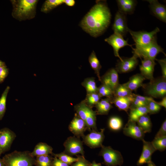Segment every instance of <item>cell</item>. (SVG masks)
Here are the masks:
<instances>
[{
  "mask_svg": "<svg viewBox=\"0 0 166 166\" xmlns=\"http://www.w3.org/2000/svg\"><path fill=\"white\" fill-rule=\"evenodd\" d=\"M110 10L105 2L98 1L81 21L82 29L94 37L102 35L111 21Z\"/></svg>",
  "mask_w": 166,
  "mask_h": 166,
  "instance_id": "6da1fadb",
  "label": "cell"
},
{
  "mask_svg": "<svg viewBox=\"0 0 166 166\" xmlns=\"http://www.w3.org/2000/svg\"><path fill=\"white\" fill-rule=\"evenodd\" d=\"M37 0H12V15L14 18L22 21L34 18L36 14Z\"/></svg>",
  "mask_w": 166,
  "mask_h": 166,
  "instance_id": "7a4b0ae2",
  "label": "cell"
},
{
  "mask_svg": "<svg viewBox=\"0 0 166 166\" xmlns=\"http://www.w3.org/2000/svg\"><path fill=\"white\" fill-rule=\"evenodd\" d=\"M2 159L5 166H33L35 163L31 152L27 151H15L5 155Z\"/></svg>",
  "mask_w": 166,
  "mask_h": 166,
  "instance_id": "3957f363",
  "label": "cell"
},
{
  "mask_svg": "<svg viewBox=\"0 0 166 166\" xmlns=\"http://www.w3.org/2000/svg\"><path fill=\"white\" fill-rule=\"evenodd\" d=\"M142 87L145 93L148 97L155 98H163L166 95V80L162 77L153 78Z\"/></svg>",
  "mask_w": 166,
  "mask_h": 166,
  "instance_id": "277c9868",
  "label": "cell"
},
{
  "mask_svg": "<svg viewBox=\"0 0 166 166\" xmlns=\"http://www.w3.org/2000/svg\"><path fill=\"white\" fill-rule=\"evenodd\" d=\"M160 31L158 27L150 32L140 31H134L129 29L128 32L135 42V47H142L157 41V34Z\"/></svg>",
  "mask_w": 166,
  "mask_h": 166,
  "instance_id": "5b68a950",
  "label": "cell"
},
{
  "mask_svg": "<svg viewBox=\"0 0 166 166\" xmlns=\"http://www.w3.org/2000/svg\"><path fill=\"white\" fill-rule=\"evenodd\" d=\"M132 49L133 55L137 58H143V59L155 60L159 53H162L165 54L163 49L157 44V41L146 46L133 48Z\"/></svg>",
  "mask_w": 166,
  "mask_h": 166,
  "instance_id": "8992f818",
  "label": "cell"
},
{
  "mask_svg": "<svg viewBox=\"0 0 166 166\" xmlns=\"http://www.w3.org/2000/svg\"><path fill=\"white\" fill-rule=\"evenodd\" d=\"M99 155L102 156L103 164L106 166H121L123 163V157L118 151L113 149L110 146L102 145Z\"/></svg>",
  "mask_w": 166,
  "mask_h": 166,
  "instance_id": "52a82bcc",
  "label": "cell"
},
{
  "mask_svg": "<svg viewBox=\"0 0 166 166\" xmlns=\"http://www.w3.org/2000/svg\"><path fill=\"white\" fill-rule=\"evenodd\" d=\"M65 154L70 156L81 154L84 156V151L82 141L78 138L71 136L68 137L64 144Z\"/></svg>",
  "mask_w": 166,
  "mask_h": 166,
  "instance_id": "ba28073f",
  "label": "cell"
},
{
  "mask_svg": "<svg viewBox=\"0 0 166 166\" xmlns=\"http://www.w3.org/2000/svg\"><path fill=\"white\" fill-rule=\"evenodd\" d=\"M16 137L15 133L8 128L0 130V154H1L9 150Z\"/></svg>",
  "mask_w": 166,
  "mask_h": 166,
  "instance_id": "9c48e42d",
  "label": "cell"
},
{
  "mask_svg": "<svg viewBox=\"0 0 166 166\" xmlns=\"http://www.w3.org/2000/svg\"><path fill=\"white\" fill-rule=\"evenodd\" d=\"M105 41L113 47L115 56L118 57L120 60H122V58L119 55V51L121 49L126 46L133 48L132 45L128 43L127 40H125L123 36L118 34L114 33Z\"/></svg>",
  "mask_w": 166,
  "mask_h": 166,
  "instance_id": "30bf717a",
  "label": "cell"
},
{
  "mask_svg": "<svg viewBox=\"0 0 166 166\" xmlns=\"http://www.w3.org/2000/svg\"><path fill=\"white\" fill-rule=\"evenodd\" d=\"M126 14L118 11L116 13L112 29L114 33L118 34L123 37L128 32Z\"/></svg>",
  "mask_w": 166,
  "mask_h": 166,
  "instance_id": "8fae6325",
  "label": "cell"
},
{
  "mask_svg": "<svg viewBox=\"0 0 166 166\" xmlns=\"http://www.w3.org/2000/svg\"><path fill=\"white\" fill-rule=\"evenodd\" d=\"M123 132L125 136L137 140H142L144 139V133L136 124V122L128 120L123 128Z\"/></svg>",
  "mask_w": 166,
  "mask_h": 166,
  "instance_id": "7c38bea8",
  "label": "cell"
},
{
  "mask_svg": "<svg viewBox=\"0 0 166 166\" xmlns=\"http://www.w3.org/2000/svg\"><path fill=\"white\" fill-rule=\"evenodd\" d=\"M104 131L103 129L100 132L92 131L84 137V142L91 148L101 147L105 137Z\"/></svg>",
  "mask_w": 166,
  "mask_h": 166,
  "instance_id": "4fadbf2b",
  "label": "cell"
},
{
  "mask_svg": "<svg viewBox=\"0 0 166 166\" xmlns=\"http://www.w3.org/2000/svg\"><path fill=\"white\" fill-rule=\"evenodd\" d=\"M122 60L119 61L115 68L118 72L126 73L134 69L138 64L137 57L133 55L131 57H121Z\"/></svg>",
  "mask_w": 166,
  "mask_h": 166,
  "instance_id": "5bb4252c",
  "label": "cell"
},
{
  "mask_svg": "<svg viewBox=\"0 0 166 166\" xmlns=\"http://www.w3.org/2000/svg\"><path fill=\"white\" fill-rule=\"evenodd\" d=\"M118 73L116 69L112 68L101 77L100 81L102 84L109 87L113 92L119 84Z\"/></svg>",
  "mask_w": 166,
  "mask_h": 166,
  "instance_id": "9a60e30c",
  "label": "cell"
},
{
  "mask_svg": "<svg viewBox=\"0 0 166 166\" xmlns=\"http://www.w3.org/2000/svg\"><path fill=\"white\" fill-rule=\"evenodd\" d=\"M143 143L142 151L141 155L137 162V165L140 166L144 164H148L151 162V156L156 150L151 142L142 140Z\"/></svg>",
  "mask_w": 166,
  "mask_h": 166,
  "instance_id": "2e32d148",
  "label": "cell"
},
{
  "mask_svg": "<svg viewBox=\"0 0 166 166\" xmlns=\"http://www.w3.org/2000/svg\"><path fill=\"white\" fill-rule=\"evenodd\" d=\"M149 3V6L153 14L160 20L166 22V8L156 0H147Z\"/></svg>",
  "mask_w": 166,
  "mask_h": 166,
  "instance_id": "e0dca14e",
  "label": "cell"
},
{
  "mask_svg": "<svg viewBox=\"0 0 166 166\" xmlns=\"http://www.w3.org/2000/svg\"><path fill=\"white\" fill-rule=\"evenodd\" d=\"M156 63L155 60L150 59H143L139 66L140 74L146 79L150 80L154 78L153 73Z\"/></svg>",
  "mask_w": 166,
  "mask_h": 166,
  "instance_id": "ac0fdd59",
  "label": "cell"
},
{
  "mask_svg": "<svg viewBox=\"0 0 166 166\" xmlns=\"http://www.w3.org/2000/svg\"><path fill=\"white\" fill-rule=\"evenodd\" d=\"M85 121L78 116H76L71 121L69 126L70 130L75 135H82L85 129Z\"/></svg>",
  "mask_w": 166,
  "mask_h": 166,
  "instance_id": "d6986e66",
  "label": "cell"
},
{
  "mask_svg": "<svg viewBox=\"0 0 166 166\" xmlns=\"http://www.w3.org/2000/svg\"><path fill=\"white\" fill-rule=\"evenodd\" d=\"M111 103H113L120 110L127 112L133 100V94L132 96L125 97L113 96L110 99Z\"/></svg>",
  "mask_w": 166,
  "mask_h": 166,
  "instance_id": "ffe728a7",
  "label": "cell"
},
{
  "mask_svg": "<svg viewBox=\"0 0 166 166\" xmlns=\"http://www.w3.org/2000/svg\"><path fill=\"white\" fill-rule=\"evenodd\" d=\"M119 11L126 14L133 13L137 3V2L134 0H117Z\"/></svg>",
  "mask_w": 166,
  "mask_h": 166,
  "instance_id": "44dd1931",
  "label": "cell"
},
{
  "mask_svg": "<svg viewBox=\"0 0 166 166\" xmlns=\"http://www.w3.org/2000/svg\"><path fill=\"white\" fill-rule=\"evenodd\" d=\"M145 78L140 74L138 73L131 77L127 82L123 85L132 91H135L143 85Z\"/></svg>",
  "mask_w": 166,
  "mask_h": 166,
  "instance_id": "7402d4cb",
  "label": "cell"
},
{
  "mask_svg": "<svg viewBox=\"0 0 166 166\" xmlns=\"http://www.w3.org/2000/svg\"><path fill=\"white\" fill-rule=\"evenodd\" d=\"M53 148L45 143L40 142L35 146L33 151L31 152L33 157L49 155L52 153Z\"/></svg>",
  "mask_w": 166,
  "mask_h": 166,
  "instance_id": "603a6c76",
  "label": "cell"
},
{
  "mask_svg": "<svg viewBox=\"0 0 166 166\" xmlns=\"http://www.w3.org/2000/svg\"><path fill=\"white\" fill-rule=\"evenodd\" d=\"M111 103L109 98L99 101L95 105L97 113L100 115L107 114L109 110L113 107Z\"/></svg>",
  "mask_w": 166,
  "mask_h": 166,
  "instance_id": "cb8c5ba5",
  "label": "cell"
},
{
  "mask_svg": "<svg viewBox=\"0 0 166 166\" xmlns=\"http://www.w3.org/2000/svg\"><path fill=\"white\" fill-rule=\"evenodd\" d=\"M136 122L137 125L142 130L144 133L151 132L152 124L149 116L146 114L138 119Z\"/></svg>",
  "mask_w": 166,
  "mask_h": 166,
  "instance_id": "d4e9b609",
  "label": "cell"
},
{
  "mask_svg": "<svg viewBox=\"0 0 166 166\" xmlns=\"http://www.w3.org/2000/svg\"><path fill=\"white\" fill-rule=\"evenodd\" d=\"M148 113L146 106H143L131 109L129 115L128 120L136 122L141 116Z\"/></svg>",
  "mask_w": 166,
  "mask_h": 166,
  "instance_id": "484cf974",
  "label": "cell"
},
{
  "mask_svg": "<svg viewBox=\"0 0 166 166\" xmlns=\"http://www.w3.org/2000/svg\"><path fill=\"white\" fill-rule=\"evenodd\" d=\"M63 3V0H47L43 4L41 11L47 13Z\"/></svg>",
  "mask_w": 166,
  "mask_h": 166,
  "instance_id": "4316f807",
  "label": "cell"
},
{
  "mask_svg": "<svg viewBox=\"0 0 166 166\" xmlns=\"http://www.w3.org/2000/svg\"><path fill=\"white\" fill-rule=\"evenodd\" d=\"M89 61L91 67L96 74L99 80L100 81L101 77L100 76V71L101 66L94 51H92L89 56Z\"/></svg>",
  "mask_w": 166,
  "mask_h": 166,
  "instance_id": "83f0119b",
  "label": "cell"
},
{
  "mask_svg": "<svg viewBox=\"0 0 166 166\" xmlns=\"http://www.w3.org/2000/svg\"><path fill=\"white\" fill-rule=\"evenodd\" d=\"M97 113L93 111L89 107L87 113L85 123L86 126L89 128L97 129L96 115Z\"/></svg>",
  "mask_w": 166,
  "mask_h": 166,
  "instance_id": "f1b7e54d",
  "label": "cell"
},
{
  "mask_svg": "<svg viewBox=\"0 0 166 166\" xmlns=\"http://www.w3.org/2000/svg\"><path fill=\"white\" fill-rule=\"evenodd\" d=\"M113 96L125 97L132 96V91L123 84H119L114 90Z\"/></svg>",
  "mask_w": 166,
  "mask_h": 166,
  "instance_id": "f546056e",
  "label": "cell"
},
{
  "mask_svg": "<svg viewBox=\"0 0 166 166\" xmlns=\"http://www.w3.org/2000/svg\"><path fill=\"white\" fill-rule=\"evenodd\" d=\"M82 85L85 88L87 94L97 93L98 88L93 78H86L82 82Z\"/></svg>",
  "mask_w": 166,
  "mask_h": 166,
  "instance_id": "4dcf8cb0",
  "label": "cell"
},
{
  "mask_svg": "<svg viewBox=\"0 0 166 166\" xmlns=\"http://www.w3.org/2000/svg\"><path fill=\"white\" fill-rule=\"evenodd\" d=\"M10 87L7 86L2 94L0 98V121L3 117L6 110V102Z\"/></svg>",
  "mask_w": 166,
  "mask_h": 166,
  "instance_id": "1f68e13d",
  "label": "cell"
},
{
  "mask_svg": "<svg viewBox=\"0 0 166 166\" xmlns=\"http://www.w3.org/2000/svg\"><path fill=\"white\" fill-rule=\"evenodd\" d=\"M151 142L156 150L163 151L166 148V136L154 138Z\"/></svg>",
  "mask_w": 166,
  "mask_h": 166,
  "instance_id": "d6a6232c",
  "label": "cell"
},
{
  "mask_svg": "<svg viewBox=\"0 0 166 166\" xmlns=\"http://www.w3.org/2000/svg\"><path fill=\"white\" fill-rule=\"evenodd\" d=\"M109 126L112 130L117 131L120 130L122 127L121 119L117 117H113L109 119L108 122Z\"/></svg>",
  "mask_w": 166,
  "mask_h": 166,
  "instance_id": "836d02e7",
  "label": "cell"
},
{
  "mask_svg": "<svg viewBox=\"0 0 166 166\" xmlns=\"http://www.w3.org/2000/svg\"><path fill=\"white\" fill-rule=\"evenodd\" d=\"M52 162L49 155H44L37 156L35 164L36 166H52Z\"/></svg>",
  "mask_w": 166,
  "mask_h": 166,
  "instance_id": "e575fe53",
  "label": "cell"
},
{
  "mask_svg": "<svg viewBox=\"0 0 166 166\" xmlns=\"http://www.w3.org/2000/svg\"><path fill=\"white\" fill-rule=\"evenodd\" d=\"M89 107L84 102H81L76 106V110L78 116L85 122Z\"/></svg>",
  "mask_w": 166,
  "mask_h": 166,
  "instance_id": "d590c367",
  "label": "cell"
},
{
  "mask_svg": "<svg viewBox=\"0 0 166 166\" xmlns=\"http://www.w3.org/2000/svg\"><path fill=\"white\" fill-rule=\"evenodd\" d=\"M97 93L101 97H106L110 99L113 97V92L109 87L103 84L98 88Z\"/></svg>",
  "mask_w": 166,
  "mask_h": 166,
  "instance_id": "8d00e7d4",
  "label": "cell"
},
{
  "mask_svg": "<svg viewBox=\"0 0 166 166\" xmlns=\"http://www.w3.org/2000/svg\"><path fill=\"white\" fill-rule=\"evenodd\" d=\"M54 156L63 162L69 165L72 164L77 160V158L73 157L64 152L54 154Z\"/></svg>",
  "mask_w": 166,
  "mask_h": 166,
  "instance_id": "74e56055",
  "label": "cell"
},
{
  "mask_svg": "<svg viewBox=\"0 0 166 166\" xmlns=\"http://www.w3.org/2000/svg\"><path fill=\"white\" fill-rule=\"evenodd\" d=\"M101 97L97 93L88 94L86 98V102L89 106L96 105L100 101Z\"/></svg>",
  "mask_w": 166,
  "mask_h": 166,
  "instance_id": "f35d334b",
  "label": "cell"
},
{
  "mask_svg": "<svg viewBox=\"0 0 166 166\" xmlns=\"http://www.w3.org/2000/svg\"><path fill=\"white\" fill-rule=\"evenodd\" d=\"M146 106L148 113L151 114L158 113L160 110L161 107L155 101H149Z\"/></svg>",
  "mask_w": 166,
  "mask_h": 166,
  "instance_id": "ab89813d",
  "label": "cell"
},
{
  "mask_svg": "<svg viewBox=\"0 0 166 166\" xmlns=\"http://www.w3.org/2000/svg\"><path fill=\"white\" fill-rule=\"evenodd\" d=\"M77 160L71 166H90L91 163L86 160L83 156H77Z\"/></svg>",
  "mask_w": 166,
  "mask_h": 166,
  "instance_id": "60d3db41",
  "label": "cell"
},
{
  "mask_svg": "<svg viewBox=\"0 0 166 166\" xmlns=\"http://www.w3.org/2000/svg\"><path fill=\"white\" fill-rule=\"evenodd\" d=\"M8 73V69L6 65L0 67V83L4 81Z\"/></svg>",
  "mask_w": 166,
  "mask_h": 166,
  "instance_id": "b9f144b4",
  "label": "cell"
},
{
  "mask_svg": "<svg viewBox=\"0 0 166 166\" xmlns=\"http://www.w3.org/2000/svg\"><path fill=\"white\" fill-rule=\"evenodd\" d=\"M158 62L161 66L162 77L166 79V58H164L161 59H155Z\"/></svg>",
  "mask_w": 166,
  "mask_h": 166,
  "instance_id": "7bdbcfd3",
  "label": "cell"
},
{
  "mask_svg": "<svg viewBox=\"0 0 166 166\" xmlns=\"http://www.w3.org/2000/svg\"><path fill=\"white\" fill-rule=\"evenodd\" d=\"M166 136V121L163 123L159 131L157 132L155 138L160 137Z\"/></svg>",
  "mask_w": 166,
  "mask_h": 166,
  "instance_id": "ee69618b",
  "label": "cell"
},
{
  "mask_svg": "<svg viewBox=\"0 0 166 166\" xmlns=\"http://www.w3.org/2000/svg\"><path fill=\"white\" fill-rule=\"evenodd\" d=\"M52 166H69V165L63 162L57 157H55L53 160Z\"/></svg>",
  "mask_w": 166,
  "mask_h": 166,
  "instance_id": "f6af8a7d",
  "label": "cell"
},
{
  "mask_svg": "<svg viewBox=\"0 0 166 166\" xmlns=\"http://www.w3.org/2000/svg\"><path fill=\"white\" fill-rule=\"evenodd\" d=\"M63 3L69 6H73L75 3V2L74 0H63Z\"/></svg>",
  "mask_w": 166,
  "mask_h": 166,
  "instance_id": "bcb514c9",
  "label": "cell"
},
{
  "mask_svg": "<svg viewBox=\"0 0 166 166\" xmlns=\"http://www.w3.org/2000/svg\"><path fill=\"white\" fill-rule=\"evenodd\" d=\"M157 103L160 106H163L165 108H166V96L163 97L162 100L160 102H157Z\"/></svg>",
  "mask_w": 166,
  "mask_h": 166,
  "instance_id": "7dc6e473",
  "label": "cell"
},
{
  "mask_svg": "<svg viewBox=\"0 0 166 166\" xmlns=\"http://www.w3.org/2000/svg\"><path fill=\"white\" fill-rule=\"evenodd\" d=\"M147 166H156V165L152 161L149 162Z\"/></svg>",
  "mask_w": 166,
  "mask_h": 166,
  "instance_id": "c3c4849f",
  "label": "cell"
},
{
  "mask_svg": "<svg viewBox=\"0 0 166 166\" xmlns=\"http://www.w3.org/2000/svg\"><path fill=\"white\" fill-rule=\"evenodd\" d=\"M0 166H5L3 160L0 158Z\"/></svg>",
  "mask_w": 166,
  "mask_h": 166,
  "instance_id": "681fc988",
  "label": "cell"
},
{
  "mask_svg": "<svg viewBox=\"0 0 166 166\" xmlns=\"http://www.w3.org/2000/svg\"><path fill=\"white\" fill-rule=\"evenodd\" d=\"M96 163L95 161H93L92 163L91 164L90 166H96Z\"/></svg>",
  "mask_w": 166,
  "mask_h": 166,
  "instance_id": "f907efd6",
  "label": "cell"
},
{
  "mask_svg": "<svg viewBox=\"0 0 166 166\" xmlns=\"http://www.w3.org/2000/svg\"><path fill=\"white\" fill-rule=\"evenodd\" d=\"M5 65V63L3 61L0 60V67Z\"/></svg>",
  "mask_w": 166,
  "mask_h": 166,
  "instance_id": "816d5d0a",
  "label": "cell"
},
{
  "mask_svg": "<svg viewBox=\"0 0 166 166\" xmlns=\"http://www.w3.org/2000/svg\"><path fill=\"white\" fill-rule=\"evenodd\" d=\"M96 166H102L101 164L100 163H96Z\"/></svg>",
  "mask_w": 166,
  "mask_h": 166,
  "instance_id": "f5cc1de1",
  "label": "cell"
},
{
  "mask_svg": "<svg viewBox=\"0 0 166 166\" xmlns=\"http://www.w3.org/2000/svg\"><path fill=\"white\" fill-rule=\"evenodd\" d=\"M1 155V154H0V156Z\"/></svg>",
  "mask_w": 166,
  "mask_h": 166,
  "instance_id": "db71d44e",
  "label": "cell"
}]
</instances>
